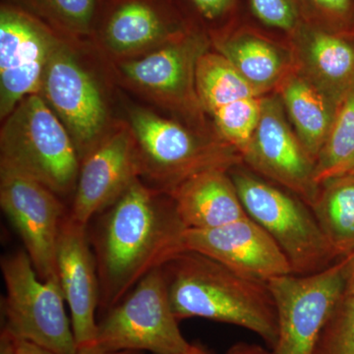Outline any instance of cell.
<instances>
[{"instance_id":"6da1fadb","label":"cell","mask_w":354,"mask_h":354,"mask_svg":"<svg viewBox=\"0 0 354 354\" xmlns=\"http://www.w3.org/2000/svg\"><path fill=\"white\" fill-rule=\"evenodd\" d=\"M164 195L138 178L102 212L93 245L104 311L120 304L147 274L185 251V225L171 197Z\"/></svg>"},{"instance_id":"7a4b0ae2","label":"cell","mask_w":354,"mask_h":354,"mask_svg":"<svg viewBox=\"0 0 354 354\" xmlns=\"http://www.w3.org/2000/svg\"><path fill=\"white\" fill-rule=\"evenodd\" d=\"M172 310L179 321L203 318L251 330L274 348L276 304L266 281L246 278L218 261L185 250L164 266Z\"/></svg>"},{"instance_id":"3957f363","label":"cell","mask_w":354,"mask_h":354,"mask_svg":"<svg viewBox=\"0 0 354 354\" xmlns=\"http://www.w3.org/2000/svg\"><path fill=\"white\" fill-rule=\"evenodd\" d=\"M0 164L37 179L55 194L76 187L81 160L64 123L39 94L29 95L4 121Z\"/></svg>"},{"instance_id":"277c9868","label":"cell","mask_w":354,"mask_h":354,"mask_svg":"<svg viewBox=\"0 0 354 354\" xmlns=\"http://www.w3.org/2000/svg\"><path fill=\"white\" fill-rule=\"evenodd\" d=\"M129 120L141 176L165 194L200 172L230 171L243 162L241 153L225 141L201 138L148 109H130Z\"/></svg>"},{"instance_id":"5b68a950","label":"cell","mask_w":354,"mask_h":354,"mask_svg":"<svg viewBox=\"0 0 354 354\" xmlns=\"http://www.w3.org/2000/svg\"><path fill=\"white\" fill-rule=\"evenodd\" d=\"M230 171L247 215L277 242L292 274H314L334 264L337 256L308 205L250 172Z\"/></svg>"},{"instance_id":"8992f818","label":"cell","mask_w":354,"mask_h":354,"mask_svg":"<svg viewBox=\"0 0 354 354\" xmlns=\"http://www.w3.org/2000/svg\"><path fill=\"white\" fill-rule=\"evenodd\" d=\"M0 267L6 290L2 299L4 327L55 354H77L59 279L39 278L25 249L3 256Z\"/></svg>"},{"instance_id":"52a82bcc","label":"cell","mask_w":354,"mask_h":354,"mask_svg":"<svg viewBox=\"0 0 354 354\" xmlns=\"http://www.w3.org/2000/svg\"><path fill=\"white\" fill-rule=\"evenodd\" d=\"M172 310L164 267L141 279L97 324L93 348L106 353L180 354L189 348Z\"/></svg>"},{"instance_id":"ba28073f","label":"cell","mask_w":354,"mask_h":354,"mask_svg":"<svg viewBox=\"0 0 354 354\" xmlns=\"http://www.w3.org/2000/svg\"><path fill=\"white\" fill-rule=\"evenodd\" d=\"M349 255L322 271L270 279L278 314L274 354H313L324 326L346 291Z\"/></svg>"},{"instance_id":"9c48e42d","label":"cell","mask_w":354,"mask_h":354,"mask_svg":"<svg viewBox=\"0 0 354 354\" xmlns=\"http://www.w3.org/2000/svg\"><path fill=\"white\" fill-rule=\"evenodd\" d=\"M64 37L46 64L41 93L73 140L81 162L104 140L108 111L99 85Z\"/></svg>"},{"instance_id":"30bf717a","label":"cell","mask_w":354,"mask_h":354,"mask_svg":"<svg viewBox=\"0 0 354 354\" xmlns=\"http://www.w3.org/2000/svg\"><path fill=\"white\" fill-rule=\"evenodd\" d=\"M65 35L22 9L0 6V116L41 93L46 64Z\"/></svg>"},{"instance_id":"8fae6325","label":"cell","mask_w":354,"mask_h":354,"mask_svg":"<svg viewBox=\"0 0 354 354\" xmlns=\"http://www.w3.org/2000/svg\"><path fill=\"white\" fill-rule=\"evenodd\" d=\"M57 195L37 179L0 164V206L44 281L59 279L57 242L66 214Z\"/></svg>"},{"instance_id":"7c38bea8","label":"cell","mask_w":354,"mask_h":354,"mask_svg":"<svg viewBox=\"0 0 354 354\" xmlns=\"http://www.w3.org/2000/svg\"><path fill=\"white\" fill-rule=\"evenodd\" d=\"M211 44L207 32L191 27L145 57L121 62L118 69L130 85L160 104L196 113L202 109L196 91L197 64Z\"/></svg>"},{"instance_id":"4fadbf2b","label":"cell","mask_w":354,"mask_h":354,"mask_svg":"<svg viewBox=\"0 0 354 354\" xmlns=\"http://www.w3.org/2000/svg\"><path fill=\"white\" fill-rule=\"evenodd\" d=\"M243 160L310 208L315 204L321 188L315 180L316 162L288 125L278 97H263L259 122Z\"/></svg>"},{"instance_id":"5bb4252c","label":"cell","mask_w":354,"mask_h":354,"mask_svg":"<svg viewBox=\"0 0 354 354\" xmlns=\"http://www.w3.org/2000/svg\"><path fill=\"white\" fill-rule=\"evenodd\" d=\"M172 0H102L94 35L111 53H150L190 29Z\"/></svg>"},{"instance_id":"9a60e30c","label":"cell","mask_w":354,"mask_h":354,"mask_svg":"<svg viewBox=\"0 0 354 354\" xmlns=\"http://www.w3.org/2000/svg\"><path fill=\"white\" fill-rule=\"evenodd\" d=\"M183 242L185 250L208 256L246 278L268 283L292 274L285 253L249 216L209 230L186 228Z\"/></svg>"},{"instance_id":"2e32d148","label":"cell","mask_w":354,"mask_h":354,"mask_svg":"<svg viewBox=\"0 0 354 354\" xmlns=\"http://www.w3.org/2000/svg\"><path fill=\"white\" fill-rule=\"evenodd\" d=\"M141 176L138 147L131 128L122 127L104 140L81 162L69 215L88 225Z\"/></svg>"},{"instance_id":"e0dca14e","label":"cell","mask_w":354,"mask_h":354,"mask_svg":"<svg viewBox=\"0 0 354 354\" xmlns=\"http://www.w3.org/2000/svg\"><path fill=\"white\" fill-rule=\"evenodd\" d=\"M87 227L66 214L57 249L58 279L71 313L78 351L95 346L99 324L95 321V310L101 298L97 261L91 249Z\"/></svg>"},{"instance_id":"ac0fdd59","label":"cell","mask_w":354,"mask_h":354,"mask_svg":"<svg viewBox=\"0 0 354 354\" xmlns=\"http://www.w3.org/2000/svg\"><path fill=\"white\" fill-rule=\"evenodd\" d=\"M351 36L307 22L290 39L298 71L337 106L354 91Z\"/></svg>"},{"instance_id":"d6986e66","label":"cell","mask_w":354,"mask_h":354,"mask_svg":"<svg viewBox=\"0 0 354 354\" xmlns=\"http://www.w3.org/2000/svg\"><path fill=\"white\" fill-rule=\"evenodd\" d=\"M216 53L227 58L261 94L277 87L297 69L295 55L265 32L242 23L211 37Z\"/></svg>"},{"instance_id":"ffe728a7","label":"cell","mask_w":354,"mask_h":354,"mask_svg":"<svg viewBox=\"0 0 354 354\" xmlns=\"http://www.w3.org/2000/svg\"><path fill=\"white\" fill-rule=\"evenodd\" d=\"M228 171L200 172L169 193L186 228L209 230L248 216Z\"/></svg>"},{"instance_id":"44dd1931","label":"cell","mask_w":354,"mask_h":354,"mask_svg":"<svg viewBox=\"0 0 354 354\" xmlns=\"http://www.w3.org/2000/svg\"><path fill=\"white\" fill-rule=\"evenodd\" d=\"M278 90L298 138L316 162L329 135L337 104L297 69L283 78Z\"/></svg>"},{"instance_id":"7402d4cb","label":"cell","mask_w":354,"mask_h":354,"mask_svg":"<svg viewBox=\"0 0 354 354\" xmlns=\"http://www.w3.org/2000/svg\"><path fill=\"white\" fill-rule=\"evenodd\" d=\"M311 209L337 258L354 253V176L321 184Z\"/></svg>"},{"instance_id":"603a6c76","label":"cell","mask_w":354,"mask_h":354,"mask_svg":"<svg viewBox=\"0 0 354 354\" xmlns=\"http://www.w3.org/2000/svg\"><path fill=\"white\" fill-rule=\"evenodd\" d=\"M196 91L202 109L209 114L239 100L263 97L227 58L209 51L198 62Z\"/></svg>"},{"instance_id":"cb8c5ba5","label":"cell","mask_w":354,"mask_h":354,"mask_svg":"<svg viewBox=\"0 0 354 354\" xmlns=\"http://www.w3.org/2000/svg\"><path fill=\"white\" fill-rule=\"evenodd\" d=\"M72 39L94 35L102 0H3Z\"/></svg>"},{"instance_id":"d4e9b609","label":"cell","mask_w":354,"mask_h":354,"mask_svg":"<svg viewBox=\"0 0 354 354\" xmlns=\"http://www.w3.org/2000/svg\"><path fill=\"white\" fill-rule=\"evenodd\" d=\"M354 162V91L337 106L325 145L316 160L315 180L321 184L344 176Z\"/></svg>"},{"instance_id":"484cf974","label":"cell","mask_w":354,"mask_h":354,"mask_svg":"<svg viewBox=\"0 0 354 354\" xmlns=\"http://www.w3.org/2000/svg\"><path fill=\"white\" fill-rule=\"evenodd\" d=\"M263 97L239 100L211 113L223 141L234 148L242 158L248 151L259 122Z\"/></svg>"},{"instance_id":"4316f807","label":"cell","mask_w":354,"mask_h":354,"mask_svg":"<svg viewBox=\"0 0 354 354\" xmlns=\"http://www.w3.org/2000/svg\"><path fill=\"white\" fill-rule=\"evenodd\" d=\"M191 27L207 32L209 38L242 24L239 18L241 0H172ZM185 19V18H184Z\"/></svg>"},{"instance_id":"83f0119b","label":"cell","mask_w":354,"mask_h":354,"mask_svg":"<svg viewBox=\"0 0 354 354\" xmlns=\"http://www.w3.org/2000/svg\"><path fill=\"white\" fill-rule=\"evenodd\" d=\"M246 4L258 25L285 35L288 39L310 22L306 0H246Z\"/></svg>"},{"instance_id":"f1b7e54d","label":"cell","mask_w":354,"mask_h":354,"mask_svg":"<svg viewBox=\"0 0 354 354\" xmlns=\"http://www.w3.org/2000/svg\"><path fill=\"white\" fill-rule=\"evenodd\" d=\"M313 354H354V295L344 293L335 305Z\"/></svg>"},{"instance_id":"f546056e","label":"cell","mask_w":354,"mask_h":354,"mask_svg":"<svg viewBox=\"0 0 354 354\" xmlns=\"http://www.w3.org/2000/svg\"><path fill=\"white\" fill-rule=\"evenodd\" d=\"M310 22L342 34H354V0H306Z\"/></svg>"},{"instance_id":"4dcf8cb0","label":"cell","mask_w":354,"mask_h":354,"mask_svg":"<svg viewBox=\"0 0 354 354\" xmlns=\"http://www.w3.org/2000/svg\"><path fill=\"white\" fill-rule=\"evenodd\" d=\"M15 354H55L48 349L34 344V342L26 341L16 337Z\"/></svg>"},{"instance_id":"1f68e13d","label":"cell","mask_w":354,"mask_h":354,"mask_svg":"<svg viewBox=\"0 0 354 354\" xmlns=\"http://www.w3.org/2000/svg\"><path fill=\"white\" fill-rule=\"evenodd\" d=\"M16 337L6 327L0 333V354H15Z\"/></svg>"},{"instance_id":"d6a6232c","label":"cell","mask_w":354,"mask_h":354,"mask_svg":"<svg viewBox=\"0 0 354 354\" xmlns=\"http://www.w3.org/2000/svg\"><path fill=\"white\" fill-rule=\"evenodd\" d=\"M225 354H274L272 351H267V349L261 348L256 344H245V342H239L234 344L232 348H230Z\"/></svg>"},{"instance_id":"836d02e7","label":"cell","mask_w":354,"mask_h":354,"mask_svg":"<svg viewBox=\"0 0 354 354\" xmlns=\"http://www.w3.org/2000/svg\"><path fill=\"white\" fill-rule=\"evenodd\" d=\"M344 293L348 295H354V253L349 255Z\"/></svg>"},{"instance_id":"e575fe53","label":"cell","mask_w":354,"mask_h":354,"mask_svg":"<svg viewBox=\"0 0 354 354\" xmlns=\"http://www.w3.org/2000/svg\"><path fill=\"white\" fill-rule=\"evenodd\" d=\"M77 354H140L136 351H118V353H106V351H97L95 348L79 349Z\"/></svg>"},{"instance_id":"d590c367","label":"cell","mask_w":354,"mask_h":354,"mask_svg":"<svg viewBox=\"0 0 354 354\" xmlns=\"http://www.w3.org/2000/svg\"><path fill=\"white\" fill-rule=\"evenodd\" d=\"M180 354H212L208 349L205 348L204 346L200 344H190L189 348L186 349L184 353Z\"/></svg>"},{"instance_id":"8d00e7d4","label":"cell","mask_w":354,"mask_h":354,"mask_svg":"<svg viewBox=\"0 0 354 354\" xmlns=\"http://www.w3.org/2000/svg\"><path fill=\"white\" fill-rule=\"evenodd\" d=\"M346 174H351V176H354V162L353 165H351V167H349L348 172H346V174H344V176H346Z\"/></svg>"}]
</instances>
